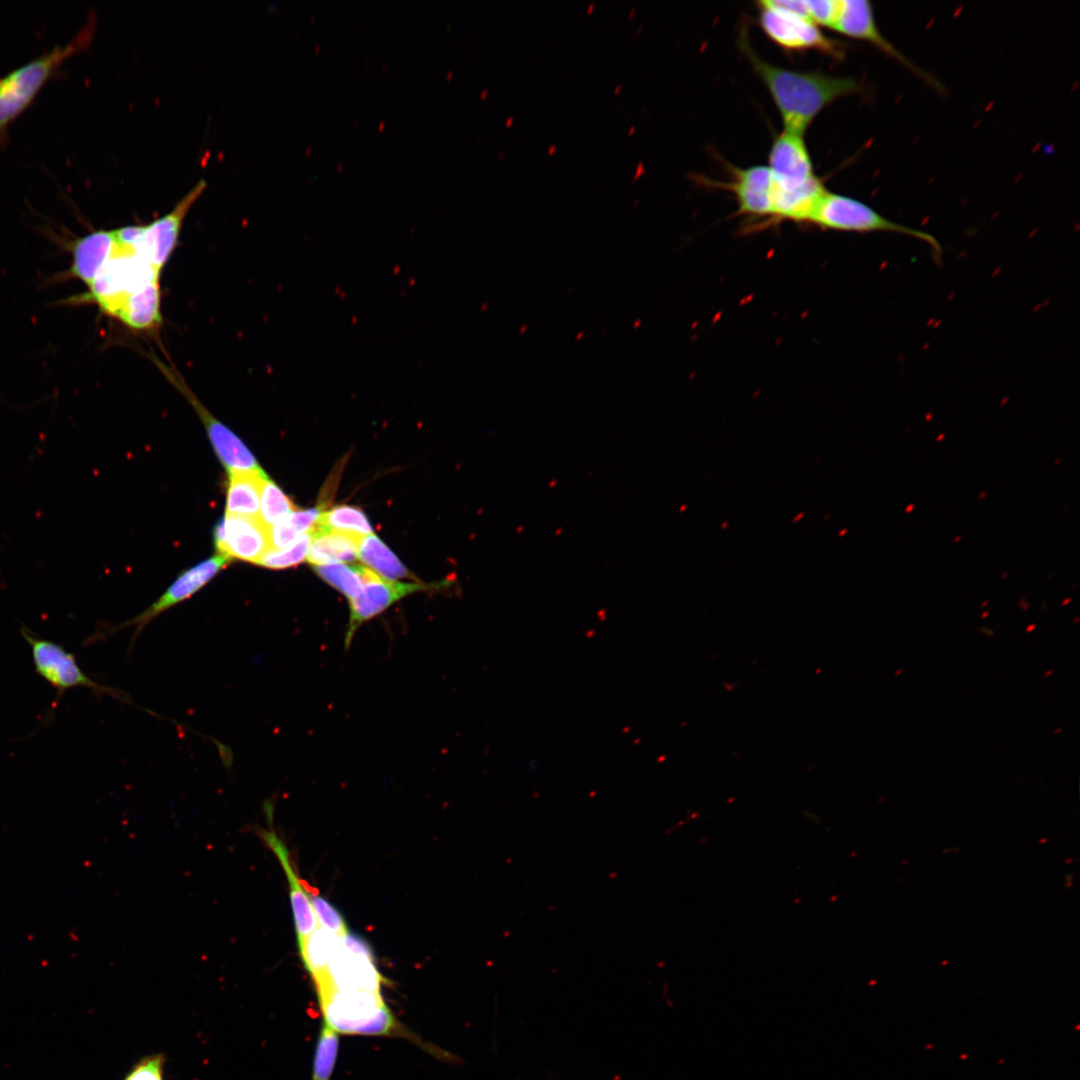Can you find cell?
Returning a JSON list of instances; mask_svg holds the SVG:
<instances>
[{
  "instance_id": "cell-3",
  "label": "cell",
  "mask_w": 1080,
  "mask_h": 1080,
  "mask_svg": "<svg viewBox=\"0 0 1080 1080\" xmlns=\"http://www.w3.org/2000/svg\"><path fill=\"white\" fill-rule=\"evenodd\" d=\"M114 248L86 286L87 291L75 297L76 303L96 305L99 310L116 319L127 299L150 283L160 281L161 271L140 256L132 246L122 243L114 229Z\"/></svg>"
},
{
  "instance_id": "cell-28",
  "label": "cell",
  "mask_w": 1080,
  "mask_h": 1080,
  "mask_svg": "<svg viewBox=\"0 0 1080 1080\" xmlns=\"http://www.w3.org/2000/svg\"><path fill=\"white\" fill-rule=\"evenodd\" d=\"M312 539V532L300 536L294 543L284 549H269L256 563L269 569H286L299 565L307 556L308 548Z\"/></svg>"
},
{
  "instance_id": "cell-18",
  "label": "cell",
  "mask_w": 1080,
  "mask_h": 1080,
  "mask_svg": "<svg viewBox=\"0 0 1080 1080\" xmlns=\"http://www.w3.org/2000/svg\"><path fill=\"white\" fill-rule=\"evenodd\" d=\"M115 244L113 229L95 230L69 241L71 255L69 277L86 286L94 279L110 256Z\"/></svg>"
},
{
  "instance_id": "cell-32",
  "label": "cell",
  "mask_w": 1080,
  "mask_h": 1080,
  "mask_svg": "<svg viewBox=\"0 0 1080 1080\" xmlns=\"http://www.w3.org/2000/svg\"><path fill=\"white\" fill-rule=\"evenodd\" d=\"M323 512L324 511L320 506L305 510L296 509L286 518L289 524L301 536L305 533L314 531Z\"/></svg>"
},
{
  "instance_id": "cell-26",
  "label": "cell",
  "mask_w": 1080,
  "mask_h": 1080,
  "mask_svg": "<svg viewBox=\"0 0 1080 1080\" xmlns=\"http://www.w3.org/2000/svg\"><path fill=\"white\" fill-rule=\"evenodd\" d=\"M295 510L294 504L281 488L266 476L262 480L260 513L262 522L270 527Z\"/></svg>"
},
{
  "instance_id": "cell-33",
  "label": "cell",
  "mask_w": 1080,
  "mask_h": 1080,
  "mask_svg": "<svg viewBox=\"0 0 1080 1080\" xmlns=\"http://www.w3.org/2000/svg\"><path fill=\"white\" fill-rule=\"evenodd\" d=\"M286 517L268 528L270 549H284L300 537Z\"/></svg>"
},
{
  "instance_id": "cell-22",
  "label": "cell",
  "mask_w": 1080,
  "mask_h": 1080,
  "mask_svg": "<svg viewBox=\"0 0 1080 1080\" xmlns=\"http://www.w3.org/2000/svg\"><path fill=\"white\" fill-rule=\"evenodd\" d=\"M358 557L369 569L384 579L397 581L410 577V572L406 566L373 533L361 537L358 545Z\"/></svg>"
},
{
  "instance_id": "cell-31",
  "label": "cell",
  "mask_w": 1080,
  "mask_h": 1080,
  "mask_svg": "<svg viewBox=\"0 0 1080 1080\" xmlns=\"http://www.w3.org/2000/svg\"><path fill=\"white\" fill-rule=\"evenodd\" d=\"M838 0H806L809 20L816 26L831 28L837 12Z\"/></svg>"
},
{
  "instance_id": "cell-34",
  "label": "cell",
  "mask_w": 1080,
  "mask_h": 1080,
  "mask_svg": "<svg viewBox=\"0 0 1080 1080\" xmlns=\"http://www.w3.org/2000/svg\"><path fill=\"white\" fill-rule=\"evenodd\" d=\"M341 941L349 951L374 958L370 945L362 937L348 931L341 936Z\"/></svg>"
},
{
  "instance_id": "cell-25",
  "label": "cell",
  "mask_w": 1080,
  "mask_h": 1080,
  "mask_svg": "<svg viewBox=\"0 0 1080 1080\" xmlns=\"http://www.w3.org/2000/svg\"><path fill=\"white\" fill-rule=\"evenodd\" d=\"M315 573L348 600L359 595L364 584L365 566L329 563L314 566Z\"/></svg>"
},
{
  "instance_id": "cell-6",
  "label": "cell",
  "mask_w": 1080,
  "mask_h": 1080,
  "mask_svg": "<svg viewBox=\"0 0 1080 1080\" xmlns=\"http://www.w3.org/2000/svg\"><path fill=\"white\" fill-rule=\"evenodd\" d=\"M20 633L30 648L35 673L56 691L46 722L56 710L62 696L73 688L83 687L91 690L97 697L107 694L117 700L128 702L129 697L122 690L103 685L90 678L81 669L75 656L62 645L38 636L26 626L21 628Z\"/></svg>"
},
{
  "instance_id": "cell-2",
  "label": "cell",
  "mask_w": 1080,
  "mask_h": 1080,
  "mask_svg": "<svg viewBox=\"0 0 1080 1080\" xmlns=\"http://www.w3.org/2000/svg\"><path fill=\"white\" fill-rule=\"evenodd\" d=\"M93 24L87 22L67 43L54 46L0 77V148L8 141L10 124L31 105L45 83L60 72L62 63L88 46Z\"/></svg>"
},
{
  "instance_id": "cell-8",
  "label": "cell",
  "mask_w": 1080,
  "mask_h": 1080,
  "mask_svg": "<svg viewBox=\"0 0 1080 1080\" xmlns=\"http://www.w3.org/2000/svg\"><path fill=\"white\" fill-rule=\"evenodd\" d=\"M149 358L168 380L190 403L206 428L209 440L228 473L263 472L247 446L226 425L220 422L198 399L182 374L171 364L150 354Z\"/></svg>"
},
{
  "instance_id": "cell-16",
  "label": "cell",
  "mask_w": 1080,
  "mask_h": 1080,
  "mask_svg": "<svg viewBox=\"0 0 1080 1080\" xmlns=\"http://www.w3.org/2000/svg\"><path fill=\"white\" fill-rule=\"evenodd\" d=\"M731 181L717 184L735 195L738 214L754 219H767L771 223L772 176L767 166L748 168L729 166Z\"/></svg>"
},
{
  "instance_id": "cell-20",
  "label": "cell",
  "mask_w": 1080,
  "mask_h": 1080,
  "mask_svg": "<svg viewBox=\"0 0 1080 1080\" xmlns=\"http://www.w3.org/2000/svg\"><path fill=\"white\" fill-rule=\"evenodd\" d=\"M361 537L338 531L315 529L307 552V560L314 566L338 562H351L358 557Z\"/></svg>"
},
{
  "instance_id": "cell-30",
  "label": "cell",
  "mask_w": 1080,
  "mask_h": 1080,
  "mask_svg": "<svg viewBox=\"0 0 1080 1080\" xmlns=\"http://www.w3.org/2000/svg\"><path fill=\"white\" fill-rule=\"evenodd\" d=\"M165 1060L161 1054L142 1058L123 1080H164Z\"/></svg>"
},
{
  "instance_id": "cell-5",
  "label": "cell",
  "mask_w": 1080,
  "mask_h": 1080,
  "mask_svg": "<svg viewBox=\"0 0 1080 1080\" xmlns=\"http://www.w3.org/2000/svg\"><path fill=\"white\" fill-rule=\"evenodd\" d=\"M323 1022L338 1034L390 1035L398 1024L380 993L326 990L318 993Z\"/></svg>"
},
{
  "instance_id": "cell-13",
  "label": "cell",
  "mask_w": 1080,
  "mask_h": 1080,
  "mask_svg": "<svg viewBox=\"0 0 1080 1080\" xmlns=\"http://www.w3.org/2000/svg\"><path fill=\"white\" fill-rule=\"evenodd\" d=\"M268 528L260 517L225 514L215 527L216 550L230 560L256 564L270 549Z\"/></svg>"
},
{
  "instance_id": "cell-19",
  "label": "cell",
  "mask_w": 1080,
  "mask_h": 1080,
  "mask_svg": "<svg viewBox=\"0 0 1080 1080\" xmlns=\"http://www.w3.org/2000/svg\"><path fill=\"white\" fill-rule=\"evenodd\" d=\"M116 319L135 331H157L162 323L160 281L150 283L130 296Z\"/></svg>"
},
{
  "instance_id": "cell-29",
  "label": "cell",
  "mask_w": 1080,
  "mask_h": 1080,
  "mask_svg": "<svg viewBox=\"0 0 1080 1080\" xmlns=\"http://www.w3.org/2000/svg\"><path fill=\"white\" fill-rule=\"evenodd\" d=\"M305 889L308 893L318 925L338 936L346 934L348 929L339 911L330 904V902L321 897L317 889H312L306 883Z\"/></svg>"
},
{
  "instance_id": "cell-15",
  "label": "cell",
  "mask_w": 1080,
  "mask_h": 1080,
  "mask_svg": "<svg viewBox=\"0 0 1080 1080\" xmlns=\"http://www.w3.org/2000/svg\"><path fill=\"white\" fill-rule=\"evenodd\" d=\"M382 982L374 958L349 951L342 941L325 974L314 981L317 993L326 990L380 993Z\"/></svg>"
},
{
  "instance_id": "cell-12",
  "label": "cell",
  "mask_w": 1080,
  "mask_h": 1080,
  "mask_svg": "<svg viewBox=\"0 0 1080 1080\" xmlns=\"http://www.w3.org/2000/svg\"><path fill=\"white\" fill-rule=\"evenodd\" d=\"M831 29L838 33L865 41L881 52L895 59L907 69L927 81L928 84L936 85L926 72L914 65L903 53H901L881 33L874 17L873 9L866 0H838L837 12Z\"/></svg>"
},
{
  "instance_id": "cell-9",
  "label": "cell",
  "mask_w": 1080,
  "mask_h": 1080,
  "mask_svg": "<svg viewBox=\"0 0 1080 1080\" xmlns=\"http://www.w3.org/2000/svg\"><path fill=\"white\" fill-rule=\"evenodd\" d=\"M229 562L230 559L228 557L217 554L187 569L180 574L168 589L142 613L128 621L95 632L86 640V644L104 640L124 628L134 627V633L129 646V649L131 650L138 636L151 621L164 611L183 602L198 592L214 578L216 574L227 566Z\"/></svg>"
},
{
  "instance_id": "cell-10",
  "label": "cell",
  "mask_w": 1080,
  "mask_h": 1080,
  "mask_svg": "<svg viewBox=\"0 0 1080 1080\" xmlns=\"http://www.w3.org/2000/svg\"><path fill=\"white\" fill-rule=\"evenodd\" d=\"M759 23L767 35L779 47L791 51L816 50L834 58L843 55L841 45L825 36L818 26L769 3L758 2Z\"/></svg>"
},
{
  "instance_id": "cell-24",
  "label": "cell",
  "mask_w": 1080,
  "mask_h": 1080,
  "mask_svg": "<svg viewBox=\"0 0 1080 1080\" xmlns=\"http://www.w3.org/2000/svg\"><path fill=\"white\" fill-rule=\"evenodd\" d=\"M315 529L338 531L359 537L373 533L366 514L361 509L349 505H338L324 511Z\"/></svg>"
},
{
  "instance_id": "cell-27",
  "label": "cell",
  "mask_w": 1080,
  "mask_h": 1080,
  "mask_svg": "<svg viewBox=\"0 0 1080 1080\" xmlns=\"http://www.w3.org/2000/svg\"><path fill=\"white\" fill-rule=\"evenodd\" d=\"M338 1048V1033L323 1022L314 1054L312 1080H330Z\"/></svg>"
},
{
  "instance_id": "cell-1",
  "label": "cell",
  "mask_w": 1080,
  "mask_h": 1080,
  "mask_svg": "<svg viewBox=\"0 0 1080 1080\" xmlns=\"http://www.w3.org/2000/svg\"><path fill=\"white\" fill-rule=\"evenodd\" d=\"M741 41L754 71L769 91L786 131L804 135L822 109L860 90L859 83L853 78L775 66L758 57L746 39Z\"/></svg>"
},
{
  "instance_id": "cell-7",
  "label": "cell",
  "mask_w": 1080,
  "mask_h": 1080,
  "mask_svg": "<svg viewBox=\"0 0 1080 1080\" xmlns=\"http://www.w3.org/2000/svg\"><path fill=\"white\" fill-rule=\"evenodd\" d=\"M206 187L207 183L200 180L168 213L148 224L116 228L118 239L162 271L177 246L187 214Z\"/></svg>"
},
{
  "instance_id": "cell-21",
  "label": "cell",
  "mask_w": 1080,
  "mask_h": 1080,
  "mask_svg": "<svg viewBox=\"0 0 1080 1080\" xmlns=\"http://www.w3.org/2000/svg\"><path fill=\"white\" fill-rule=\"evenodd\" d=\"M265 472H232L226 497L227 515L259 517L260 495Z\"/></svg>"
},
{
  "instance_id": "cell-14",
  "label": "cell",
  "mask_w": 1080,
  "mask_h": 1080,
  "mask_svg": "<svg viewBox=\"0 0 1080 1080\" xmlns=\"http://www.w3.org/2000/svg\"><path fill=\"white\" fill-rule=\"evenodd\" d=\"M768 161L773 184L782 190L799 189L819 179L801 134L783 130L772 143Z\"/></svg>"
},
{
  "instance_id": "cell-4",
  "label": "cell",
  "mask_w": 1080,
  "mask_h": 1080,
  "mask_svg": "<svg viewBox=\"0 0 1080 1080\" xmlns=\"http://www.w3.org/2000/svg\"><path fill=\"white\" fill-rule=\"evenodd\" d=\"M807 223L839 232H885L913 237L930 246L936 259L942 255L940 243L930 233L894 222L860 200L828 190L816 204Z\"/></svg>"
},
{
  "instance_id": "cell-23",
  "label": "cell",
  "mask_w": 1080,
  "mask_h": 1080,
  "mask_svg": "<svg viewBox=\"0 0 1080 1080\" xmlns=\"http://www.w3.org/2000/svg\"><path fill=\"white\" fill-rule=\"evenodd\" d=\"M340 946L341 936L319 926L298 946L304 966L313 981L325 974Z\"/></svg>"
},
{
  "instance_id": "cell-11",
  "label": "cell",
  "mask_w": 1080,
  "mask_h": 1080,
  "mask_svg": "<svg viewBox=\"0 0 1080 1080\" xmlns=\"http://www.w3.org/2000/svg\"><path fill=\"white\" fill-rule=\"evenodd\" d=\"M435 587L423 583H405L384 579L365 567L364 584L357 597L349 601L350 614L344 644L348 649L358 629L402 598Z\"/></svg>"
},
{
  "instance_id": "cell-17",
  "label": "cell",
  "mask_w": 1080,
  "mask_h": 1080,
  "mask_svg": "<svg viewBox=\"0 0 1080 1080\" xmlns=\"http://www.w3.org/2000/svg\"><path fill=\"white\" fill-rule=\"evenodd\" d=\"M261 839L274 853L281 864L289 884V896L297 936V944L303 941L318 927V923L305 889V882L298 878L290 860L289 851L281 838L271 828L259 832Z\"/></svg>"
}]
</instances>
